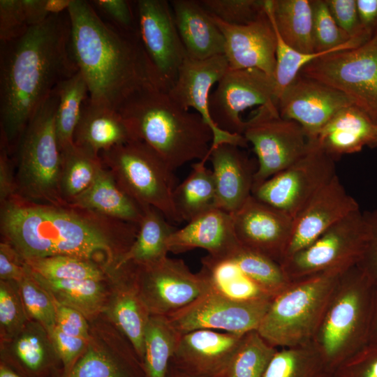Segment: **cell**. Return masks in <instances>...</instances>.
Listing matches in <instances>:
<instances>
[{"label":"cell","instance_id":"1","mask_svg":"<svg viewBox=\"0 0 377 377\" xmlns=\"http://www.w3.org/2000/svg\"><path fill=\"white\" fill-rule=\"evenodd\" d=\"M4 241L24 260L70 256L114 270L133 243L139 226L69 205L30 202L15 197L1 205Z\"/></svg>","mask_w":377,"mask_h":377},{"label":"cell","instance_id":"2","mask_svg":"<svg viewBox=\"0 0 377 377\" xmlns=\"http://www.w3.org/2000/svg\"><path fill=\"white\" fill-rule=\"evenodd\" d=\"M68 12L0 42L1 142L10 153L57 85L78 71L70 51Z\"/></svg>","mask_w":377,"mask_h":377},{"label":"cell","instance_id":"3","mask_svg":"<svg viewBox=\"0 0 377 377\" xmlns=\"http://www.w3.org/2000/svg\"><path fill=\"white\" fill-rule=\"evenodd\" d=\"M67 12L71 54L92 104L118 112L142 90L158 88L138 32L104 20L88 1L71 0Z\"/></svg>","mask_w":377,"mask_h":377},{"label":"cell","instance_id":"4","mask_svg":"<svg viewBox=\"0 0 377 377\" xmlns=\"http://www.w3.org/2000/svg\"><path fill=\"white\" fill-rule=\"evenodd\" d=\"M134 140L151 147L175 171L209 158L213 133L197 112L179 106L157 87L142 90L118 111Z\"/></svg>","mask_w":377,"mask_h":377},{"label":"cell","instance_id":"5","mask_svg":"<svg viewBox=\"0 0 377 377\" xmlns=\"http://www.w3.org/2000/svg\"><path fill=\"white\" fill-rule=\"evenodd\" d=\"M350 267L292 281L274 297L257 329L258 334L276 348L311 342L341 276Z\"/></svg>","mask_w":377,"mask_h":377},{"label":"cell","instance_id":"6","mask_svg":"<svg viewBox=\"0 0 377 377\" xmlns=\"http://www.w3.org/2000/svg\"><path fill=\"white\" fill-rule=\"evenodd\" d=\"M373 286L357 265L341 276L312 340L330 376L367 343Z\"/></svg>","mask_w":377,"mask_h":377},{"label":"cell","instance_id":"7","mask_svg":"<svg viewBox=\"0 0 377 377\" xmlns=\"http://www.w3.org/2000/svg\"><path fill=\"white\" fill-rule=\"evenodd\" d=\"M55 89L35 112L16 149L17 197L30 202L66 205L60 194L62 157L55 129Z\"/></svg>","mask_w":377,"mask_h":377},{"label":"cell","instance_id":"8","mask_svg":"<svg viewBox=\"0 0 377 377\" xmlns=\"http://www.w3.org/2000/svg\"><path fill=\"white\" fill-rule=\"evenodd\" d=\"M99 156L120 186L143 207L156 208L170 222H182L173 203L175 171L147 145L131 140Z\"/></svg>","mask_w":377,"mask_h":377},{"label":"cell","instance_id":"9","mask_svg":"<svg viewBox=\"0 0 377 377\" xmlns=\"http://www.w3.org/2000/svg\"><path fill=\"white\" fill-rule=\"evenodd\" d=\"M300 73L339 91L377 125V34L358 47L316 58Z\"/></svg>","mask_w":377,"mask_h":377},{"label":"cell","instance_id":"10","mask_svg":"<svg viewBox=\"0 0 377 377\" xmlns=\"http://www.w3.org/2000/svg\"><path fill=\"white\" fill-rule=\"evenodd\" d=\"M242 135L258 158L253 188L300 159L309 145L302 126L283 118L275 103L258 107L245 121Z\"/></svg>","mask_w":377,"mask_h":377},{"label":"cell","instance_id":"11","mask_svg":"<svg viewBox=\"0 0 377 377\" xmlns=\"http://www.w3.org/2000/svg\"><path fill=\"white\" fill-rule=\"evenodd\" d=\"M368 237L364 213L357 209L286 258L281 266L290 281L336 268L350 267L360 260Z\"/></svg>","mask_w":377,"mask_h":377},{"label":"cell","instance_id":"12","mask_svg":"<svg viewBox=\"0 0 377 377\" xmlns=\"http://www.w3.org/2000/svg\"><path fill=\"white\" fill-rule=\"evenodd\" d=\"M306 152L287 168L254 186L252 195L293 220L336 173V160L309 142Z\"/></svg>","mask_w":377,"mask_h":377},{"label":"cell","instance_id":"13","mask_svg":"<svg viewBox=\"0 0 377 377\" xmlns=\"http://www.w3.org/2000/svg\"><path fill=\"white\" fill-rule=\"evenodd\" d=\"M134 265V286L150 315L172 314L210 288L204 272H192L182 259L166 257L154 263Z\"/></svg>","mask_w":377,"mask_h":377},{"label":"cell","instance_id":"14","mask_svg":"<svg viewBox=\"0 0 377 377\" xmlns=\"http://www.w3.org/2000/svg\"><path fill=\"white\" fill-rule=\"evenodd\" d=\"M138 35L158 87L168 93L187 57L170 3L165 0L135 3Z\"/></svg>","mask_w":377,"mask_h":377},{"label":"cell","instance_id":"15","mask_svg":"<svg viewBox=\"0 0 377 377\" xmlns=\"http://www.w3.org/2000/svg\"><path fill=\"white\" fill-rule=\"evenodd\" d=\"M273 298L237 301L209 288L193 302L167 317L181 334L212 330L245 334L257 330Z\"/></svg>","mask_w":377,"mask_h":377},{"label":"cell","instance_id":"16","mask_svg":"<svg viewBox=\"0 0 377 377\" xmlns=\"http://www.w3.org/2000/svg\"><path fill=\"white\" fill-rule=\"evenodd\" d=\"M272 103L276 104L273 77L257 68H228L210 94L209 110L220 129L242 135L245 121L242 112Z\"/></svg>","mask_w":377,"mask_h":377},{"label":"cell","instance_id":"17","mask_svg":"<svg viewBox=\"0 0 377 377\" xmlns=\"http://www.w3.org/2000/svg\"><path fill=\"white\" fill-rule=\"evenodd\" d=\"M228 69L224 54L198 60L186 57L181 66L177 79L169 90L170 97L186 110L193 108L213 133L211 148L228 143L242 148L248 146L246 138L220 129L213 121L209 110L210 89Z\"/></svg>","mask_w":377,"mask_h":377},{"label":"cell","instance_id":"18","mask_svg":"<svg viewBox=\"0 0 377 377\" xmlns=\"http://www.w3.org/2000/svg\"><path fill=\"white\" fill-rule=\"evenodd\" d=\"M350 105L339 91L300 73L281 92L276 103L280 115L299 124L309 141L337 112Z\"/></svg>","mask_w":377,"mask_h":377},{"label":"cell","instance_id":"19","mask_svg":"<svg viewBox=\"0 0 377 377\" xmlns=\"http://www.w3.org/2000/svg\"><path fill=\"white\" fill-rule=\"evenodd\" d=\"M232 216L242 246L282 263L292 235L291 217L252 195Z\"/></svg>","mask_w":377,"mask_h":377},{"label":"cell","instance_id":"20","mask_svg":"<svg viewBox=\"0 0 377 377\" xmlns=\"http://www.w3.org/2000/svg\"><path fill=\"white\" fill-rule=\"evenodd\" d=\"M212 17L225 38L224 55L229 68H257L274 77L276 36L265 6L245 24H229Z\"/></svg>","mask_w":377,"mask_h":377},{"label":"cell","instance_id":"21","mask_svg":"<svg viewBox=\"0 0 377 377\" xmlns=\"http://www.w3.org/2000/svg\"><path fill=\"white\" fill-rule=\"evenodd\" d=\"M244 336L212 330L182 334L170 364L190 377H223Z\"/></svg>","mask_w":377,"mask_h":377},{"label":"cell","instance_id":"22","mask_svg":"<svg viewBox=\"0 0 377 377\" xmlns=\"http://www.w3.org/2000/svg\"><path fill=\"white\" fill-rule=\"evenodd\" d=\"M357 209L360 207L357 200L348 193L337 175H334L294 219L283 262Z\"/></svg>","mask_w":377,"mask_h":377},{"label":"cell","instance_id":"23","mask_svg":"<svg viewBox=\"0 0 377 377\" xmlns=\"http://www.w3.org/2000/svg\"><path fill=\"white\" fill-rule=\"evenodd\" d=\"M240 246L234 229L232 216L213 208L176 229L168 240L169 252L184 253L202 249L218 260L228 259Z\"/></svg>","mask_w":377,"mask_h":377},{"label":"cell","instance_id":"24","mask_svg":"<svg viewBox=\"0 0 377 377\" xmlns=\"http://www.w3.org/2000/svg\"><path fill=\"white\" fill-rule=\"evenodd\" d=\"M242 147L228 143L211 148L208 160L212 165L216 207L231 215L252 195L253 163Z\"/></svg>","mask_w":377,"mask_h":377},{"label":"cell","instance_id":"25","mask_svg":"<svg viewBox=\"0 0 377 377\" xmlns=\"http://www.w3.org/2000/svg\"><path fill=\"white\" fill-rule=\"evenodd\" d=\"M170 3L187 57L203 60L224 54L223 34L199 1L172 0Z\"/></svg>","mask_w":377,"mask_h":377},{"label":"cell","instance_id":"26","mask_svg":"<svg viewBox=\"0 0 377 377\" xmlns=\"http://www.w3.org/2000/svg\"><path fill=\"white\" fill-rule=\"evenodd\" d=\"M372 120L353 105L337 112L319 131L313 142L336 161L368 147L376 129Z\"/></svg>","mask_w":377,"mask_h":377},{"label":"cell","instance_id":"27","mask_svg":"<svg viewBox=\"0 0 377 377\" xmlns=\"http://www.w3.org/2000/svg\"><path fill=\"white\" fill-rule=\"evenodd\" d=\"M131 140L134 139L119 112L94 105L89 97L85 100L73 134L74 145L99 155Z\"/></svg>","mask_w":377,"mask_h":377},{"label":"cell","instance_id":"28","mask_svg":"<svg viewBox=\"0 0 377 377\" xmlns=\"http://www.w3.org/2000/svg\"><path fill=\"white\" fill-rule=\"evenodd\" d=\"M69 206L139 226L144 207L131 197L104 166L92 185Z\"/></svg>","mask_w":377,"mask_h":377},{"label":"cell","instance_id":"29","mask_svg":"<svg viewBox=\"0 0 377 377\" xmlns=\"http://www.w3.org/2000/svg\"><path fill=\"white\" fill-rule=\"evenodd\" d=\"M273 26L291 47L303 53H315L312 35L311 0H265Z\"/></svg>","mask_w":377,"mask_h":377},{"label":"cell","instance_id":"30","mask_svg":"<svg viewBox=\"0 0 377 377\" xmlns=\"http://www.w3.org/2000/svg\"><path fill=\"white\" fill-rule=\"evenodd\" d=\"M158 209L144 207V215L137 236L116 266L119 270L128 263L149 265L168 257V240L176 230Z\"/></svg>","mask_w":377,"mask_h":377},{"label":"cell","instance_id":"31","mask_svg":"<svg viewBox=\"0 0 377 377\" xmlns=\"http://www.w3.org/2000/svg\"><path fill=\"white\" fill-rule=\"evenodd\" d=\"M110 304V316L142 362L144 339L150 313L139 297L133 274L122 278Z\"/></svg>","mask_w":377,"mask_h":377},{"label":"cell","instance_id":"32","mask_svg":"<svg viewBox=\"0 0 377 377\" xmlns=\"http://www.w3.org/2000/svg\"><path fill=\"white\" fill-rule=\"evenodd\" d=\"M207 160L193 163L189 175L175 188L173 203L182 222H188L216 207L214 179L212 171L205 165Z\"/></svg>","mask_w":377,"mask_h":377},{"label":"cell","instance_id":"33","mask_svg":"<svg viewBox=\"0 0 377 377\" xmlns=\"http://www.w3.org/2000/svg\"><path fill=\"white\" fill-rule=\"evenodd\" d=\"M66 377H146L142 362L128 350L112 353L89 345Z\"/></svg>","mask_w":377,"mask_h":377},{"label":"cell","instance_id":"34","mask_svg":"<svg viewBox=\"0 0 377 377\" xmlns=\"http://www.w3.org/2000/svg\"><path fill=\"white\" fill-rule=\"evenodd\" d=\"M182 334L167 316H150L145 334L142 360L146 377H167Z\"/></svg>","mask_w":377,"mask_h":377},{"label":"cell","instance_id":"35","mask_svg":"<svg viewBox=\"0 0 377 377\" xmlns=\"http://www.w3.org/2000/svg\"><path fill=\"white\" fill-rule=\"evenodd\" d=\"M29 270L56 302L73 308L85 317L97 313L103 306L105 293L103 281L50 280L34 272L29 267Z\"/></svg>","mask_w":377,"mask_h":377},{"label":"cell","instance_id":"36","mask_svg":"<svg viewBox=\"0 0 377 377\" xmlns=\"http://www.w3.org/2000/svg\"><path fill=\"white\" fill-rule=\"evenodd\" d=\"M57 96L55 129L61 152L72 147L73 134L82 108L89 97L86 82L78 71L63 80L54 88Z\"/></svg>","mask_w":377,"mask_h":377},{"label":"cell","instance_id":"37","mask_svg":"<svg viewBox=\"0 0 377 377\" xmlns=\"http://www.w3.org/2000/svg\"><path fill=\"white\" fill-rule=\"evenodd\" d=\"M59 188L66 205L85 192L103 168L99 155L73 145L61 152Z\"/></svg>","mask_w":377,"mask_h":377},{"label":"cell","instance_id":"38","mask_svg":"<svg viewBox=\"0 0 377 377\" xmlns=\"http://www.w3.org/2000/svg\"><path fill=\"white\" fill-rule=\"evenodd\" d=\"M202 268L210 288L235 300L251 301L274 297L248 278L230 260L207 256L201 259Z\"/></svg>","mask_w":377,"mask_h":377},{"label":"cell","instance_id":"39","mask_svg":"<svg viewBox=\"0 0 377 377\" xmlns=\"http://www.w3.org/2000/svg\"><path fill=\"white\" fill-rule=\"evenodd\" d=\"M263 377H331L313 342L277 349Z\"/></svg>","mask_w":377,"mask_h":377},{"label":"cell","instance_id":"40","mask_svg":"<svg viewBox=\"0 0 377 377\" xmlns=\"http://www.w3.org/2000/svg\"><path fill=\"white\" fill-rule=\"evenodd\" d=\"M226 260L232 261L248 278L269 295L274 297L292 282L280 264L241 244Z\"/></svg>","mask_w":377,"mask_h":377},{"label":"cell","instance_id":"41","mask_svg":"<svg viewBox=\"0 0 377 377\" xmlns=\"http://www.w3.org/2000/svg\"><path fill=\"white\" fill-rule=\"evenodd\" d=\"M31 270L50 280L103 281L105 268L99 264L70 256H53L24 260Z\"/></svg>","mask_w":377,"mask_h":377},{"label":"cell","instance_id":"42","mask_svg":"<svg viewBox=\"0 0 377 377\" xmlns=\"http://www.w3.org/2000/svg\"><path fill=\"white\" fill-rule=\"evenodd\" d=\"M276 350L257 330L245 334L223 377H263Z\"/></svg>","mask_w":377,"mask_h":377},{"label":"cell","instance_id":"43","mask_svg":"<svg viewBox=\"0 0 377 377\" xmlns=\"http://www.w3.org/2000/svg\"><path fill=\"white\" fill-rule=\"evenodd\" d=\"M312 35L315 52H336L360 46L365 42L350 38L333 18L325 0H311Z\"/></svg>","mask_w":377,"mask_h":377},{"label":"cell","instance_id":"44","mask_svg":"<svg viewBox=\"0 0 377 377\" xmlns=\"http://www.w3.org/2000/svg\"><path fill=\"white\" fill-rule=\"evenodd\" d=\"M17 283L27 316L40 323L50 335L57 325L54 300L32 277L27 265L26 275Z\"/></svg>","mask_w":377,"mask_h":377},{"label":"cell","instance_id":"45","mask_svg":"<svg viewBox=\"0 0 377 377\" xmlns=\"http://www.w3.org/2000/svg\"><path fill=\"white\" fill-rule=\"evenodd\" d=\"M13 353L17 366L31 377H44L54 366L42 335L35 330L28 329L20 334Z\"/></svg>","mask_w":377,"mask_h":377},{"label":"cell","instance_id":"46","mask_svg":"<svg viewBox=\"0 0 377 377\" xmlns=\"http://www.w3.org/2000/svg\"><path fill=\"white\" fill-rule=\"evenodd\" d=\"M199 2L211 15L233 25L251 22L265 7V0H200Z\"/></svg>","mask_w":377,"mask_h":377},{"label":"cell","instance_id":"47","mask_svg":"<svg viewBox=\"0 0 377 377\" xmlns=\"http://www.w3.org/2000/svg\"><path fill=\"white\" fill-rule=\"evenodd\" d=\"M27 317L17 282L0 281V324L8 337L22 332Z\"/></svg>","mask_w":377,"mask_h":377},{"label":"cell","instance_id":"48","mask_svg":"<svg viewBox=\"0 0 377 377\" xmlns=\"http://www.w3.org/2000/svg\"><path fill=\"white\" fill-rule=\"evenodd\" d=\"M331 377H377V344H367L345 360Z\"/></svg>","mask_w":377,"mask_h":377},{"label":"cell","instance_id":"49","mask_svg":"<svg viewBox=\"0 0 377 377\" xmlns=\"http://www.w3.org/2000/svg\"><path fill=\"white\" fill-rule=\"evenodd\" d=\"M29 28L22 0H0V42L12 40Z\"/></svg>","mask_w":377,"mask_h":377},{"label":"cell","instance_id":"50","mask_svg":"<svg viewBox=\"0 0 377 377\" xmlns=\"http://www.w3.org/2000/svg\"><path fill=\"white\" fill-rule=\"evenodd\" d=\"M338 26L352 39L369 40L359 19L356 0H325Z\"/></svg>","mask_w":377,"mask_h":377},{"label":"cell","instance_id":"51","mask_svg":"<svg viewBox=\"0 0 377 377\" xmlns=\"http://www.w3.org/2000/svg\"><path fill=\"white\" fill-rule=\"evenodd\" d=\"M56 355L63 368V377H66L77 360L87 348L88 341L68 335L57 326L49 335Z\"/></svg>","mask_w":377,"mask_h":377},{"label":"cell","instance_id":"52","mask_svg":"<svg viewBox=\"0 0 377 377\" xmlns=\"http://www.w3.org/2000/svg\"><path fill=\"white\" fill-rule=\"evenodd\" d=\"M90 3L96 10L104 14L110 23L125 31L137 33L134 8L126 0H94Z\"/></svg>","mask_w":377,"mask_h":377},{"label":"cell","instance_id":"53","mask_svg":"<svg viewBox=\"0 0 377 377\" xmlns=\"http://www.w3.org/2000/svg\"><path fill=\"white\" fill-rule=\"evenodd\" d=\"M369 237L364 251L356 264L374 282L377 281V209L364 212Z\"/></svg>","mask_w":377,"mask_h":377},{"label":"cell","instance_id":"54","mask_svg":"<svg viewBox=\"0 0 377 377\" xmlns=\"http://www.w3.org/2000/svg\"><path fill=\"white\" fill-rule=\"evenodd\" d=\"M71 0H22L28 25L42 23L52 15L67 11Z\"/></svg>","mask_w":377,"mask_h":377},{"label":"cell","instance_id":"55","mask_svg":"<svg viewBox=\"0 0 377 377\" xmlns=\"http://www.w3.org/2000/svg\"><path fill=\"white\" fill-rule=\"evenodd\" d=\"M55 302V301H54ZM57 327L68 335L89 341V327L86 317L79 311L55 302Z\"/></svg>","mask_w":377,"mask_h":377},{"label":"cell","instance_id":"56","mask_svg":"<svg viewBox=\"0 0 377 377\" xmlns=\"http://www.w3.org/2000/svg\"><path fill=\"white\" fill-rule=\"evenodd\" d=\"M27 274V265L8 242L0 244V280L17 282Z\"/></svg>","mask_w":377,"mask_h":377},{"label":"cell","instance_id":"57","mask_svg":"<svg viewBox=\"0 0 377 377\" xmlns=\"http://www.w3.org/2000/svg\"><path fill=\"white\" fill-rule=\"evenodd\" d=\"M17 197V184L10 152L5 143H0V203Z\"/></svg>","mask_w":377,"mask_h":377},{"label":"cell","instance_id":"58","mask_svg":"<svg viewBox=\"0 0 377 377\" xmlns=\"http://www.w3.org/2000/svg\"><path fill=\"white\" fill-rule=\"evenodd\" d=\"M362 28L370 39L377 34V0H356Z\"/></svg>","mask_w":377,"mask_h":377},{"label":"cell","instance_id":"59","mask_svg":"<svg viewBox=\"0 0 377 377\" xmlns=\"http://www.w3.org/2000/svg\"><path fill=\"white\" fill-rule=\"evenodd\" d=\"M377 344V281L374 282L367 343Z\"/></svg>","mask_w":377,"mask_h":377},{"label":"cell","instance_id":"60","mask_svg":"<svg viewBox=\"0 0 377 377\" xmlns=\"http://www.w3.org/2000/svg\"><path fill=\"white\" fill-rule=\"evenodd\" d=\"M0 377H23L21 374L11 369L8 365L1 363L0 365Z\"/></svg>","mask_w":377,"mask_h":377},{"label":"cell","instance_id":"61","mask_svg":"<svg viewBox=\"0 0 377 377\" xmlns=\"http://www.w3.org/2000/svg\"><path fill=\"white\" fill-rule=\"evenodd\" d=\"M167 377H190L188 375L184 374L183 372L179 371L172 365H170Z\"/></svg>","mask_w":377,"mask_h":377},{"label":"cell","instance_id":"62","mask_svg":"<svg viewBox=\"0 0 377 377\" xmlns=\"http://www.w3.org/2000/svg\"><path fill=\"white\" fill-rule=\"evenodd\" d=\"M369 147L371 149H376L377 148V125L376 126V129L374 132V137L368 145Z\"/></svg>","mask_w":377,"mask_h":377}]
</instances>
